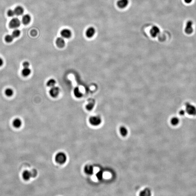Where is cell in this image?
<instances>
[{"label":"cell","mask_w":196,"mask_h":196,"mask_svg":"<svg viewBox=\"0 0 196 196\" xmlns=\"http://www.w3.org/2000/svg\"><path fill=\"white\" fill-rule=\"evenodd\" d=\"M129 3V0H118L117 4L119 8L123 9L126 7Z\"/></svg>","instance_id":"cell-8"},{"label":"cell","mask_w":196,"mask_h":196,"mask_svg":"<svg viewBox=\"0 0 196 196\" xmlns=\"http://www.w3.org/2000/svg\"><path fill=\"white\" fill-rule=\"evenodd\" d=\"M150 35L153 37H155L159 35L160 33V29L157 26H153L150 30Z\"/></svg>","instance_id":"cell-7"},{"label":"cell","mask_w":196,"mask_h":196,"mask_svg":"<svg viewBox=\"0 0 196 196\" xmlns=\"http://www.w3.org/2000/svg\"><path fill=\"white\" fill-rule=\"evenodd\" d=\"M8 16L10 17H12L14 16L15 15V12H14V10H12V9H9L7 13Z\"/></svg>","instance_id":"cell-26"},{"label":"cell","mask_w":196,"mask_h":196,"mask_svg":"<svg viewBox=\"0 0 196 196\" xmlns=\"http://www.w3.org/2000/svg\"><path fill=\"white\" fill-rule=\"evenodd\" d=\"M22 65L23 67H29L30 65V64L28 61H25L23 63Z\"/></svg>","instance_id":"cell-28"},{"label":"cell","mask_w":196,"mask_h":196,"mask_svg":"<svg viewBox=\"0 0 196 196\" xmlns=\"http://www.w3.org/2000/svg\"><path fill=\"white\" fill-rule=\"evenodd\" d=\"M22 177L24 180L25 181H28L31 179V178L32 177V173L28 170H25L23 173Z\"/></svg>","instance_id":"cell-13"},{"label":"cell","mask_w":196,"mask_h":196,"mask_svg":"<svg viewBox=\"0 0 196 196\" xmlns=\"http://www.w3.org/2000/svg\"><path fill=\"white\" fill-rule=\"evenodd\" d=\"M31 20V17L28 14H25L22 17V22L24 24H28Z\"/></svg>","instance_id":"cell-16"},{"label":"cell","mask_w":196,"mask_h":196,"mask_svg":"<svg viewBox=\"0 0 196 196\" xmlns=\"http://www.w3.org/2000/svg\"><path fill=\"white\" fill-rule=\"evenodd\" d=\"M180 122V119L178 117L175 116L172 117V118L170 119V123L173 126H177L178 125Z\"/></svg>","instance_id":"cell-17"},{"label":"cell","mask_w":196,"mask_h":196,"mask_svg":"<svg viewBox=\"0 0 196 196\" xmlns=\"http://www.w3.org/2000/svg\"><path fill=\"white\" fill-rule=\"evenodd\" d=\"M184 1H185V2L186 3L190 4L192 3V1H193V0H184Z\"/></svg>","instance_id":"cell-31"},{"label":"cell","mask_w":196,"mask_h":196,"mask_svg":"<svg viewBox=\"0 0 196 196\" xmlns=\"http://www.w3.org/2000/svg\"><path fill=\"white\" fill-rule=\"evenodd\" d=\"M119 134L123 137H126L128 134V130L126 127L121 126L119 129Z\"/></svg>","instance_id":"cell-10"},{"label":"cell","mask_w":196,"mask_h":196,"mask_svg":"<svg viewBox=\"0 0 196 196\" xmlns=\"http://www.w3.org/2000/svg\"><path fill=\"white\" fill-rule=\"evenodd\" d=\"M186 113L185 110L184 109L181 110L179 112V114L181 116H184Z\"/></svg>","instance_id":"cell-29"},{"label":"cell","mask_w":196,"mask_h":196,"mask_svg":"<svg viewBox=\"0 0 196 196\" xmlns=\"http://www.w3.org/2000/svg\"><path fill=\"white\" fill-rule=\"evenodd\" d=\"M15 15L17 16L22 15L24 12V9L23 7L21 6H17L16 7L14 10Z\"/></svg>","instance_id":"cell-15"},{"label":"cell","mask_w":196,"mask_h":196,"mask_svg":"<svg viewBox=\"0 0 196 196\" xmlns=\"http://www.w3.org/2000/svg\"><path fill=\"white\" fill-rule=\"evenodd\" d=\"M193 23L192 20H189L187 21L185 29V31L186 34L190 35L193 32Z\"/></svg>","instance_id":"cell-5"},{"label":"cell","mask_w":196,"mask_h":196,"mask_svg":"<svg viewBox=\"0 0 196 196\" xmlns=\"http://www.w3.org/2000/svg\"><path fill=\"white\" fill-rule=\"evenodd\" d=\"M4 61L3 59L0 57V67H1L3 65Z\"/></svg>","instance_id":"cell-30"},{"label":"cell","mask_w":196,"mask_h":196,"mask_svg":"<svg viewBox=\"0 0 196 196\" xmlns=\"http://www.w3.org/2000/svg\"><path fill=\"white\" fill-rule=\"evenodd\" d=\"M21 24L20 21L18 18H13L9 21V26L11 28L16 29L19 27Z\"/></svg>","instance_id":"cell-4"},{"label":"cell","mask_w":196,"mask_h":196,"mask_svg":"<svg viewBox=\"0 0 196 196\" xmlns=\"http://www.w3.org/2000/svg\"><path fill=\"white\" fill-rule=\"evenodd\" d=\"M84 172L88 175H91L94 173V168L91 165H86L84 168Z\"/></svg>","instance_id":"cell-14"},{"label":"cell","mask_w":196,"mask_h":196,"mask_svg":"<svg viewBox=\"0 0 196 196\" xmlns=\"http://www.w3.org/2000/svg\"><path fill=\"white\" fill-rule=\"evenodd\" d=\"M74 94L75 97L77 98H81L83 96V94L80 91L79 88L77 87L74 89Z\"/></svg>","instance_id":"cell-20"},{"label":"cell","mask_w":196,"mask_h":196,"mask_svg":"<svg viewBox=\"0 0 196 196\" xmlns=\"http://www.w3.org/2000/svg\"><path fill=\"white\" fill-rule=\"evenodd\" d=\"M60 89L58 87H54L51 88L49 91V94L52 97L55 98L57 97L59 93Z\"/></svg>","instance_id":"cell-6"},{"label":"cell","mask_w":196,"mask_h":196,"mask_svg":"<svg viewBox=\"0 0 196 196\" xmlns=\"http://www.w3.org/2000/svg\"><path fill=\"white\" fill-rule=\"evenodd\" d=\"M5 94L8 97H11L13 94V91L11 88H8L5 91Z\"/></svg>","instance_id":"cell-22"},{"label":"cell","mask_w":196,"mask_h":196,"mask_svg":"<svg viewBox=\"0 0 196 196\" xmlns=\"http://www.w3.org/2000/svg\"><path fill=\"white\" fill-rule=\"evenodd\" d=\"M14 37H13L12 35H7L5 36V37L4 39L7 43H10L12 42L13 40Z\"/></svg>","instance_id":"cell-25"},{"label":"cell","mask_w":196,"mask_h":196,"mask_svg":"<svg viewBox=\"0 0 196 196\" xmlns=\"http://www.w3.org/2000/svg\"><path fill=\"white\" fill-rule=\"evenodd\" d=\"M185 106L186 113L189 115L193 116L196 115V107L194 105L191 103L187 102L186 103Z\"/></svg>","instance_id":"cell-1"},{"label":"cell","mask_w":196,"mask_h":196,"mask_svg":"<svg viewBox=\"0 0 196 196\" xmlns=\"http://www.w3.org/2000/svg\"><path fill=\"white\" fill-rule=\"evenodd\" d=\"M94 106H95V102L94 101L91 100L86 105V108L88 110H91L94 108Z\"/></svg>","instance_id":"cell-21"},{"label":"cell","mask_w":196,"mask_h":196,"mask_svg":"<svg viewBox=\"0 0 196 196\" xmlns=\"http://www.w3.org/2000/svg\"><path fill=\"white\" fill-rule=\"evenodd\" d=\"M55 159L56 161L59 164H64L67 161V155L63 152H59L56 155Z\"/></svg>","instance_id":"cell-2"},{"label":"cell","mask_w":196,"mask_h":196,"mask_svg":"<svg viewBox=\"0 0 196 196\" xmlns=\"http://www.w3.org/2000/svg\"><path fill=\"white\" fill-rule=\"evenodd\" d=\"M31 73V70L29 67H23L21 71V74L24 77H27L30 75Z\"/></svg>","instance_id":"cell-18"},{"label":"cell","mask_w":196,"mask_h":196,"mask_svg":"<svg viewBox=\"0 0 196 196\" xmlns=\"http://www.w3.org/2000/svg\"><path fill=\"white\" fill-rule=\"evenodd\" d=\"M20 31L19 29H15L12 32V35L14 38H16L19 37V36L20 35Z\"/></svg>","instance_id":"cell-24"},{"label":"cell","mask_w":196,"mask_h":196,"mask_svg":"<svg viewBox=\"0 0 196 196\" xmlns=\"http://www.w3.org/2000/svg\"><path fill=\"white\" fill-rule=\"evenodd\" d=\"M89 122L94 126H98L101 123L102 119L99 116H92L89 119Z\"/></svg>","instance_id":"cell-3"},{"label":"cell","mask_w":196,"mask_h":196,"mask_svg":"<svg viewBox=\"0 0 196 196\" xmlns=\"http://www.w3.org/2000/svg\"><path fill=\"white\" fill-rule=\"evenodd\" d=\"M22 122L21 120L19 118H16L13 122V125L14 127L18 128L21 126Z\"/></svg>","instance_id":"cell-19"},{"label":"cell","mask_w":196,"mask_h":196,"mask_svg":"<svg viewBox=\"0 0 196 196\" xmlns=\"http://www.w3.org/2000/svg\"><path fill=\"white\" fill-rule=\"evenodd\" d=\"M57 47L60 48L64 47L65 45V41L63 37H59L57 38L56 41Z\"/></svg>","instance_id":"cell-12"},{"label":"cell","mask_w":196,"mask_h":196,"mask_svg":"<svg viewBox=\"0 0 196 196\" xmlns=\"http://www.w3.org/2000/svg\"><path fill=\"white\" fill-rule=\"evenodd\" d=\"M95 29L93 27H90L87 29L86 32V35L88 38H91L94 36L95 33Z\"/></svg>","instance_id":"cell-11"},{"label":"cell","mask_w":196,"mask_h":196,"mask_svg":"<svg viewBox=\"0 0 196 196\" xmlns=\"http://www.w3.org/2000/svg\"><path fill=\"white\" fill-rule=\"evenodd\" d=\"M60 34L62 37L66 39L70 38L72 35L71 32L68 29H63L61 31Z\"/></svg>","instance_id":"cell-9"},{"label":"cell","mask_w":196,"mask_h":196,"mask_svg":"<svg viewBox=\"0 0 196 196\" xmlns=\"http://www.w3.org/2000/svg\"><path fill=\"white\" fill-rule=\"evenodd\" d=\"M56 83V82L55 80L53 79H51L47 82V85L48 87L51 88L55 86Z\"/></svg>","instance_id":"cell-23"},{"label":"cell","mask_w":196,"mask_h":196,"mask_svg":"<svg viewBox=\"0 0 196 196\" xmlns=\"http://www.w3.org/2000/svg\"><path fill=\"white\" fill-rule=\"evenodd\" d=\"M103 177L102 172H98L96 174V177L99 180H101Z\"/></svg>","instance_id":"cell-27"}]
</instances>
